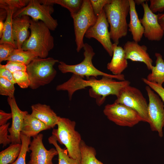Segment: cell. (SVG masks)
I'll use <instances>...</instances> for the list:
<instances>
[{
	"label": "cell",
	"mask_w": 164,
	"mask_h": 164,
	"mask_svg": "<svg viewBox=\"0 0 164 164\" xmlns=\"http://www.w3.org/2000/svg\"><path fill=\"white\" fill-rule=\"evenodd\" d=\"M14 84L0 77V94L10 97H14L15 91Z\"/></svg>",
	"instance_id": "obj_31"
},
{
	"label": "cell",
	"mask_w": 164,
	"mask_h": 164,
	"mask_svg": "<svg viewBox=\"0 0 164 164\" xmlns=\"http://www.w3.org/2000/svg\"><path fill=\"white\" fill-rule=\"evenodd\" d=\"M4 66L12 73L18 71H26L27 66L19 62L8 61Z\"/></svg>",
	"instance_id": "obj_35"
},
{
	"label": "cell",
	"mask_w": 164,
	"mask_h": 164,
	"mask_svg": "<svg viewBox=\"0 0 164 164\" xmlns=\"http://www.w3.org/2000/svg\"><path fill=\"white\" fill-rule=\"evenodd\" d=\"M15 49L12 45L9 43H5L0 44V63L7 60Z\"/></svg>",
	"instance_id": "obj_33"
},
{
	"label": "cell",
	"mask_w": 164,
	"mask_h": 164,
	"mask_svg": "<svg viewBox=\"0 0 164 164\" xmlns=\"http://www.w3.org/2000/svg\"><path fill=\"white\" fill-rule=\"evenodd\" d=\"M157 15L159 23L164 31V13H159Z\"/></svg>",
	"instance_id": "obj_41"
},
{
	"label": "cell",
	"mask_w": 164,
	"mask_h": 164,
	"mask_svg": "<svg viewBox=\"0 0 164 164\" xmlns=\"http://www.w3.org/2000/svg\"><path fill=\"white\" fill-rule=\"evenodd\" d=\"M109 23L105 12L103 10L97 16L95 24L87 31L84 36L86 38H94L102 45L109 55H113V44L111 41L110 32L108 30Z\"/></svg>",
	"instance_id": "obj_12"
},
{
	"label": "cell",
	"mask_w": 164,
	"mask_h": 164,
	"mask_svg": "<svg viewBox=\"0 0 164 164\" xmlns=\"http://www.w3.org/2000/svg\"><path fill=\"white\" fill-rule=\"evenodd\" d=\"M50 144L53 145L58 153V164H80L78 160L70 157L66 149H62L57 143L55 137L52 135L48 138Z\"/></svg>",
	"instance_id": "obj_27"
},
{
	"label": "cell",
	"mask_w": 164,
	"mask_h": 164,
	"mask_svg": "<svg viewBox=\"0 0 164 164\" xmlns=\"http://www.w3.org/2000/svg\"><path fill=\"white\" fill-rule=\"evenodd\" d=\"M28 0H0V8L5 9L11 8L17 10L25 6L28 4Z\"/></svg>",
	"instance_id": "obj_32"
},
{
	"label": "cell",
	"mask_w": 164,
	"mask_h": 164,
	"mask_svg": "<svg viewBox=\"0 0 164 164\" xmlns=\"http://www.w3.org/2000/svg\"><path fill=\"white\" fill-rule=\"evenodd\" d=\"M29 149L31 152L27 164H53V159L58 153L56 149L47 150L43 142V135L39 133L33 137Z\"/></svg>",
	"instance_id": "obj_14"
},
{
	"label": "cell",
	"mask_w": 164,
	"mask_h": 164,
	"mask_svg": "<svg viewBox=\"0 0 164 164\" xmlns=\"http://www.w3.org/2000/svg\"><path fill=\"white\" fill-rule=\"evenodd\" d=\"M30 33L22 49L29 51L41 58H46L54 46V40L50 30L42 22L31 19Z\"/></svg>",
	"instance_id": "obj_3"
},
{
	"label": "cell",
	"mask_w": 164,
	"mask_h": 164,
	"mask_svg": "<svg viewBox=\"0 0 164 164\" xmlns=\"http://www.w3.org/2000/svg\"><path fill=\"white\" fill-rule=\"evenodd\" d=\"M143 81L149 86L159 96L164 104V88L162 85L149 81L146 78H142Z\"/></svg>",
	"instance_id": "obj_37"
},
{
	"label": "cell",
	"mask_w": 164,
	"mask_h": 164,
	"mask_svg": "<svg viewBox=\"0 0 164 164\" xmlns=\"http://www.w3.org/2000/svg\"><path fill=\"white\" fill-rule=\"evenodd\" d=\"M107 118L116 125L132 127L143 120L135 111L122 104L114 102L106 105L103 110Z\"/></svg>",
	"instance_id": "obj_9"
},
{
	"label": "cell",
	"mask_w": 164,
	"mask_h": 164,
	"mask_svg": "<svg viewBox=\"0 0 164 164\" xmlns=\"http://www.w3.org/2000/svg\"><path fill=\"white\" fill-rule=\"evenodd\" d=\"M70 14L73 20L76 50L79 52L83 48L85 33L95 24L97 17L93 12L90 0H83L80 10Z\"/></svg>",
	"instance_id": "obj_7"
},
{
	"label": "cell",
	"mask_w": 164,
	"mask_h": 164,
	"mask_svg": "<svg viewBox=\"0 0 164 164\" xmlns=\"http://www.w3.org/2000/svg\"><path fill=\"white\" fill-rule=\"evenodd\" d=\"M31 114L43 123L49 128H53L58 123L60 116L45 104L37 103L31 106Z\"/></svg>",
	"instance_id": "obj_18"
},
{
	"label": "cell",
	"mask_w": 164,
	"mask_h": 164,
	"mask_svg": "<svg viewBox=\"0 0 164 164\" xmlns=\"http://www.w3.org/2000/svg\"><path fill=\"white\" fill-rule=\"evenodd\" d=\"M0 77L4 78L15 84L12 73L7 69L4 65L0 64Z\"/></svg>",
	"instance_id": "obj_39"
},
{
	"label": "cell",
	"mask_w": 164,
	"mask_h": 164,
	"mask_svg": "<svg viewBox=\"0 0 164 164\" xmlns=\"http://www.w3.org/2000/svg\"><path fill=\"white\" fill-rule=\"evenodd\" d=\"M14 80L20 87L25 89L29 87L30 81L26 71H18L12 73Z\"/></svg>",
	"instance_id": "obj_30"
},
{
	"label": "cell",
	"mask_w": 164,
	"mask_h": 164,
	"mask_svg": "<svg viewBox=\"0 0 164 164\" xmlns=\"http://www.w3.org/2000/svg\"><path fill=\"white\" fill-rule=\"evenodd\" d=\"M141 5L144 14L140 20L144 28L143 35L149 41H160L164 36V31L158 22V15L151 11L147 2Z\"/></svg>",
	"instance_id": "obj_13"
},
{
	"label": "cell",
	"mask_w": 164,
	"mask_h": 164,
	"mask_svg": "<svg viewBox=\"0 0 164 164\" xmlns=\"http://www.w3.org/2000/svg\"><path fill=\"white\" fill-rule=\"evenodd\" d=\"M76 122L69 118L60 117L52 135L60 144L66 147L69 156L72 158L81 160L80 144L82 140L80 134L75 130Z\"/></svg>",
	"instance_id": "obj_4"
},
{
	"label": "cell",
	"mask_w": 164,
	"mask_h": 164,
	"mask_svg": "<svg viewBox=\"0 0 164 164\" xmlns=\"http://www.w3.org/2000/svg\"><path fill=\"white\" fill-rule=\"evenodd\" d=\"M130 20L128 24V30L131 33L133 41L138 42L142 37L144 29L136 10L134 0H129Z\"/></svg>",
	"instance_id": "obj_21"
},
{
	"label": "cell",
	"mask_w": 164,
	"mask_h": 164,
	"mask_svg": "<svg viewBox=\"0 0 164 164\" xmlns=\"http://www.w3.org/2000/svg\"><path fill=\"white\" fill-rule=\"evenodd\" d=\"M149 9L153 13L164 11V0H150Z\"/></svg>",
	"instance_id": "obj_38"
},
{
	"label": "cell",
	"mask_w": 164,
	"mask_h": 164,
	"mask_svg": "<svg viewBox=\"0 0 164 164\" xmlns=\"http://www.w3.org/2000/svg\"><path fill=\"white\" fill-rule=\"evenodd\" d=\"M156 58L155 66H153L151 72L148 75L146 79L149 81L162 85L164 83V60L159 53H155Z\"/></svg>",
	"instance_id": "obj_22"
},
{
	"label": "cell",
	"mask_w": 164,
	"mask_h": 164,
	"mask_svg": "<svg viewBox=\"0 0 164 164\" xmlns=\"http://www.w3.org/2000/svg\"><path fill=\"white\" fill-rule=\"evenodd\" d=\"M112 49V58L107 64V67L113 75H120L128 67L127 60L125 58V51L122 47L114 43Z\"/></svg>",
	"instance_id": "obj_19"
},
{
	"label": "cell",
	"mask_w": 164,
	"mask_h": 164,
	"mask_svg": "<svg viewBox=\"0 0 164 164\" xmlns=\"http://www.w3.org/2000/svg\"><path fill=\"white\" fill-rule=\"evenodd\" d=\"M38 57L37 56L30 51H25L22 49H15L7 60L21 62L27 66Z\"/></svg>",
	"instance_id": "obj_28"
},
{
	"label": "cell",
	"mask_w": 164,
	"mask_h": 164,
	"mask_svg": "<svg viewBox=\"0 0 164 164\" xmlns=\"http://www.w3.org/2000/svg\"><path fill=\"white\" fill-rule=\"evenodd\" d=\"M95 15L97 17L104 10L105 5L110 3L112 0H90Z\"/></svg>",
	"instance_id": "obj_34"
},
{
	"label": "cell",
	"mask_w": 164,
	"mask_h": 164,
	"mask_svg": "<svg viewBox=\"0 0 164 164\" xmlns=\"http://www.w3.org/2000/svg\"><path fill=\"white\" fill-rule=\"evenodd\" d=\"M116 97L114 102L122 104L134 110L142 117L143 122L149 123L148 104L139 89L128 85L123 88Z\"/></svg>",
	"instance_id": "obj_10"
},
{
	"label": "cell",
	"mask_w": 164,
	"mask_h": 164,
	"mask_svg": "<svg viewBox=\"0 0 164 164\" xmlns=\"http://www.w3.org/2000/svg\"><path fill=\"white\" fill-rule=\"evenodd\" d=\"M22 147L20 154L16 160L11 164H26V158L27 152H29V145L31 142V138L21 133Z\"/></svg>",
	"instance_id": "obj_29"
},
{
	"label": "cell",
	"mask_w": 164,
	"mask_h": 164,
	"mask_svg": "<svg viewBox=\"0 0 164 164\" xmlns=\"http://www.w3.org/2000/svg\"><path fill=\"white\" fill-rule=\"evenodd\" d=\"M129 0H112L104 8L110 26L111 39L118 45L119 39L126 36L128 30L127 17L129 13Z\"/></svg>",
	"instance_id": "obj_2"
},
{
	"label": "cell",
	"mask_w": 164,
	"mask_h": 164,
	"mask_svg": "<svg viewBox=\"0 0 164 164\" xmlns=\"http://www.w3.org/2000/svg\"><path fill=\"white\" fill-rule=\"evenodd\" d=\"M114 79L103 76L100 80L94 77L85 80L73 74L67 81L57 85L56 89L58 91H67L69 99L70 100L76 91L90 87V96L94 98L97 104L100 106L104 102L107 96L112 95L117 97L123 88L130 84L128 80L117 81Z\"/></svg>",
	"instance_id": "obj_1"
},
{
	"label": "cell",
	"mask_w": 164,
	"mask_h": 164,
	"mask_svg": "<svg viewBox=\"0 0 164 164\" xmlns=\"http://www.w3.org/2000/svg\"><path fill=\"white\" fill-rule=\"evenodd\" d=\"M7 102L11 108L12 119L11 126L8 129L10 133L8 138L11 144H21L20 135L23 120L25 115L28 113L19 108L14 97H8Z\"/></svg>",
	"instance_id": "obj_15"
},
{
	"label": "cell",
	"mask_w": 164,
	"mask_h": 164,
	"mask_svg": "<svg viewBox=\"0 0 164 164\" xmlns=\"http://www.w3.org/2000/svg\"><path fill=\"white\" fill-rule=\"evenodd\" d=\"M145 90L149 97V124L152 131L158 132L160 137L163 136L164 127V104L159 96L148 86Z\"/></svg>",
	"instance_id": "obj_11"
},
{
	"label": "cell",
	"mask_w": 164,
	"mask_h": 164,
	"mask_svg": "<svg viewBox=\"0 0 164 164\" xmlns=\"http://www.w3.org/2000/svg\"><path fill=\"white\" fill-rule=\"evenodd\" d=\"M49 129L42 122L28 113L24 118L21 133L27 137H33L41 131Z\"/></svg>",
	"instance_id": "obj_20"
},
{
	"label": "cell",
	"mask_w": 164,
	"mask_h": 164,
	"mask_svg": "<svg viewBox=\"0 0 164 164\" xmlns=\"http://www.w3.org/2000/svg\"><path fill=\"white\" fill-rule=\"evenodd\" d=\"M58 62V60L51 57H38L32 61L26 68L30 81L29 87L36 89L50 83L56 74L54 66Z\"/></svg>",
	"instance_id": "obj_6"
},
{
	"label": "cell",
	"mask_w": 164,
	"mask_h": 164,
	"mask_svg": "<svg viewBox=\"0 0 164 164\" xmlns=\"http://www.w3.org/2000/svg\"><path fill=\"white\" fill-rule=\"evenodd\" d=\"M138 42L127 41L123 46L125 58L133 61L143 63L149 70H151L153 60L147 52V47L145 45H140Z\"/></svg>",
	"instance_id": "obj_16"
},
{
	"label": "cell",
	"mask_w": 164,
	"mask_h": 164,
	"mask_svg": "<svg viewBox=\"0 0 164 164\" xmlns=\"http://www.w3.org/2000/svg\"><path fill=\"white\" fill-rule=\"evenodd\" d=\"M22 144H11L0 152V164H11L18 157L21 149Z\"/></svg>",
	"instance_id": "obj_24"
},
{
	"label": "cell",
	"mask_w": 164,
	"mask_h": 164,
	"mask_svg": "<svg viewBox=\"0 0 164 164\" xmlns=\"http://www.w3.org/2000/svg\"><path fill=\"white\" fill-rule=\"evenodd\" d=\"M5 9L7 12V16L4 22L3 31L0 40V44L5 43H9L12 45L16 49H17L12 34L13 15L17 10L11 8H6Z\"/></svg>",
	"instance_id": "obj_23"
},
{
	"label": "cell",
	"mask_w": 164,
	"mask_h": 164,
	"mask_svg": "<svg viewBox=\"0 0 164 164\" xmlns=\"http://www.w3.org/2000/svg\"><path fill=\"white\" fill-rule=\"evenodd\" d=\"M10 123L0 126V144H2L3 147L11 143L8 138V132Z\"/></svg>",
	"instance_id": "obj_36"
},
{
	"label": "cell",
	"mask_w": 164,
	"mask_h": 164,
	"mask_svg": "<svg viewBox=\"0 0 164 164\" xmlns=\"http://www.w3.org/2000/svg\"><path fill=\"white\" fill-rule=\"evenodd\" d=\"M84 56L83 60L80 63L74 65H69L63 61L59 62V70L61 73H71L83 78L86 77L88 78L91 77L97 78L98 76L107 77L120 81L124 80V75H115L108 74L101 71L93 65L92 60L95 53L92 47L87 43H84L83 47Z\"/></svg>",
	"instance_id": "obj_5"
},
{
	"label": "cell",
	"mask_w": 164,
	"mask_h": 164,
	"mask_svg": "<svg viewBox=\"0 0 164 164\" xmlns=\"http://www.w3.org/2000/svg\"><path fill=\"white\" fill-rule=\"evenodd\" d=\"M134 1L135 4L139 5H142L143 2H148L149 1L146 0H135Z\"/></svg>",
	"instance_id": "obj_42"
},
{
	"label": "cell",
	"mask_w": 164,
	"mask_h": 164,
	"mask_svg": "<svg viewBox=\"0 0 164 164\" xmlns=\"http://www.w3.org/2000/svg\"><path fill=\"white\" fill-rule=\"evenodd\" d=\"M11 118H12L11 113H7L2 110H0V126L6 124L8 121Z\"/></svg>",
	"instance_id": "obj_40"
},
{
	"label": "cell",
	"mask_w": 164,
	"mask_h": 164,
	"mask_svg": "<svg viewBox=\"0 0 164 164\" xmlns=\"http://www.w3.org/2000/svg\"><path fill=\"white\" fill-rule=\"evenodd\" d=\"M53 5L42 4L39 0H29L26 6L14 13L13 18L23 15L30 16L34 20L43 22L50 30L54 31L58 23L57 20L51 16L54 11Z\"/></svg>",
	"instance_id": "obj_8"
},
{
	"label": "cell",
	"mask_w": 164,
	"mask_h": 164,
	"mask_svg": "<svg viewBox=\"0 0 164 164\" xmlns=\"http://www.w3.org/2000/svg\"><path fill=\"white\" fill-rule=\"evenodd\" d=\"M81 160L80 164H104L97 159L96 152L93 147L88 145L82 140L80 144Z\"/></svg>",
	"instance_id": "obj_25"
},
{
	"label": "cell",
	"mask_w": 164,
	"mask_h": 164,
	"mask_svg": "<svg viewBox=\"0 0 164 164\" xmlns=\"http://www.w3.org/2000/svg\"><path fill=\"white\" fill-rule=\"evenodd\" d=\"M39 1L42 4L60 5L68 9L70 14L77 12L80 9L83 2V0H43Z\"/></svg>",
	"instance_id": "obj_26"
},
{
	"label": "cell",
	"mask_w": 164,
	"mask_h": 164,
	"mask_svg": "<svg viewBox=\"0 0 164 164\" xmlns=\"http://www.w3.org/2000/svg\"><path fill=\"white\" fill-rule=\"evenodd\" d=\"M30 20L27 15L13 18V36L18 49H22L23 43L29 37Z\"/></svg>",
	"instance_id": "obj_17"
}]
</instances>
